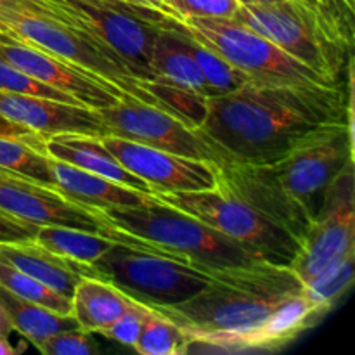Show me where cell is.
Segmentation results:
<instances>
[{"label": "cell", "instance_id": "6da1fadb", "mask_svg": "<svg viewBox=\"0 0 355 355\" xmlns=\"http://www.w3.org/2000/svg\"><path fill=\"white\" fill-rule=\"evenodd\" d=\"M352 78L350 62L347 87L246 82L208 97L207 120L198 130L225 163H274L328 128L354 123Z\"/></svg>", "mask_w": 355, "mask_h": 355}, {"label": "cell", "instance_id": "7a4b0ae2", "mask_svg": "<svg viewBox=\"0 0 355 355\" xmlns=\"http://www.w3.org/2000/svg\"><path fill=\"white\" fill-rule=\"evenodd\" d=\"M352 162L354 123H343L274 163H224L215 168L217 184L300 243L321 214L329 187Z\"/></svg>", "mask_w": 355, "mask_h": 355}, {"label": "cell", "instance_id": "3957f363", "mask_svg": "<svg viewBox=\"0 0 355 355\" xmlns=\"http://www.w3.org/2000/svg\"><path fill=\"white\" fill-rule=\"evenodd\" d=\"M302 288L304 284L288 266L255 262L211 270V281L200 293L156 311L186 331L193 352L214 340L250 331Z\"/></svg>", "mask_w": 355, "mask_h": 355}, {"label": "cell", "instance_id": "277c9868", "mask_svg": "<svg viewBox=\"0 0 355 355\" xmlns=\"http://www.w3.org/2000/svg\"><path fill=\"white\" fill-rule=\"evenodd\" d=\"M96 210L106 225L101 234L104 238L205 272L262 262L227 236L163 201L156 200L144 207Z\"/></svg>", "mask_w": 355, "mask_h": 355}, {"label": "cell", "instance_id": "5b68a950", "mask_svg": "<svg viewBox=\"0 0 355 355\" xmlns=\"http://www.w3.org/2000/svg\"><path fill=\"white\" fill-rule=\"evenodd\" d=\"M0 30L118 87L132 101L156 106L151 94L142 89L141 80L111 49L38 9L30 0H0Z\"/></svg>", "mask_w": 355, "mask_h": 355}, {"label": "cell", "instance_id": "8992f818", "mask_svg": "<svg viewBox=\"0 0 355 355\" xmlns=\"http://www.w3.org/2000/svg\"><path fill=\"white\" fill-rule=\"evenodd\" d=\"M114 52L139 80H151V47L172 16L127 0H30Z\"/></svg>", "mask_w": 355, "mask_h": 355}, {"label": "cell", "instance_id": "52a82bcc", "mask_svg": "<svg viewBox=\"0 0 355 355\" xmlns=\"http://www.w3.org/2000/svg\"><path fill=\"white\" fill-rule=\"evenodd\" d=\"M232 19L262 35L329 82L343 83L347 78L345 69L352 62V47L333 37L318 12L300 0L239 2Z\"/></svg>", "mask_w": 355, "mask_h": 355}, {"label": "cell", "instance_id": "ba28073f", "mask_svg": "<svg viewBox=\"0 0 355 355\" xmlns=\"http://www.w3.org/2000/svg\"><path fill=\"white\" fill-rule=\"evenodd\" d=\"M155 198L227 236L262 262L290 267L300 246L286 229L263 217L220 184L207 191L155 193Z\"/></svg>", "mask_w": 355, "mask_h": 355}, {"label": "cell", "instance_id": "9c48e42d", "mask_svg": "<svg viewBox=\"0 0 355 355\" xmlns=\"http://www.w3.org/2000/svg\"><path fill=\"white\" fill-rule=\"evenodd\" d=\"M87 269L151 309L182 304L211 281V272L118 243Z\"/></svg>", "mask_w": 355, "mask_h": 355}, {"label": "cell", "instance_id": "30bf717a", "mask_svg": "<svg viewBox=\"0 0 355 355\" xmlns=\"http://www.w3.org/2000/svg\"><path fill=\"white\" fill-rule=\"evenodd\" d=\"M182 24L196 40L245 73L250 82L340 85L232 17H186Z\"/></svg>", "mask_w": 355, "mask_h": 355}, {"label": "cell", "instance_id": "8fae6325", "mask_svg": "<svg viewBox=\"0 0 355 355\" xmlns=\"http://www.w3.org/2000/svg\"><path fill=\"white\" fill-rule=\"evenodd\" d=\"M354 162L345 166L329 187L324 207L300 239V246L290 269L302 284L331 269L355 252Z\"/></svg>", "mask_w": 355, "mask_h": 355}, {"label": "cell", "instance_id": "7c38bea8", "mask_svg": "<svg viewBox=\"0 0 355 355\" xmlns=\"http://www.w3.org/2000/svg\"><path fill=\"white\" fill-rule=\"evenodd\" d=\"M97 113L106 125L107 134L186 158L201 159L214 166L225 163L200 130L186 127L156 106L137 101H118L113 106L97 110Z\"/></svg>", "mask_w": 355, "mask_h": 355}, {"label": "cell", "instance_id": "4fadbf2b", "mask_svg": "<svg viewBox=\"0 0 355 355\" xmlns=\"http://www.w3.org/2000/svg\"><path fill=\"white\" fill-rule=\"evenodd\" d=\"M0 58L9 64L16 66L21 71L33 76L38 82L45 83L59 92L69 94L80 104L96 111L113 106L118 101H132L118 87L90 75L78 66L69 64L35 45L26 44L3 30L0 31Z\"/></svg>", "mask_w": 355, "mask_h": 355}, {"label": "cell", "instance_id": "5bb4252c", "mask_svg": "<svg viewBox=\"0 0 355 355\" xmlns=\"http://www.w3.org/2000/svg\"><path fill=\"white\" fill-rule=\"evenodd\" d=\"M99 141L123 168L144 180L153 194L207 191L217 186V168L211 163L162 151L113 134L99 135Z\"/></svg>", "mask_w": 355, "mask_h": 355}, {"label": "cell", "instance_id": "9a60e30c", "mask_svg": "<svg viewBox=\"0 0 355 355\" xmlns=\"http://www.w3.org/2000/svg\"><path fill=\"white\" fill-rule=\"evenodd\" d=\"M0 210L19 220L42 225H62L103 234L106 229L96 208L69 200L55 187L0 168Z\"/></svg>", "mask_w": 355, "mask_h": 355}, {"label": "cell", "instance_id": "2e32d148", "mask_svg": "<svg viewBox=\"0 0 355 355\" xmlns=\"http://www.w3.org/2000/svg\"><path fill=\"white\" fill-rule=\"evenodd\" d=\"M0 118L33 132L44 141L62 134H107L106 125L92 107L28 94L0 90Z\"/></svg>", "mask_w": 355, "mask_h": 355}, {"label": "cell", "instance_id": "e0dca14e", "mask_svg": "<svg viewBox=\"0 0 355 355\" xmlns=\"http://www.w3.org/2000/svg\"><path fill=\"white\" fill-rule=\"evenodd\" d=\"M322 318H324V314L315 307L314 302L309 298V295L302 288V291L291 295L283 304L277 305L253 329L243 333V335L214 340V342L198 349V352H272V350H279L290 342H293L300 333L312 328Z\"/></svg>", "mask_w": 355, "mask_h": 355}, {"label": "cell", "instance_id": "ac0fdd59", "mask_svg": "<svg viewBox=\"0 0 355 355\" xmlns=\"http://www.w3.org/2000/svg\"><path fill=\"white\" fill-rule=\"evenodd\" d=\"M51 165L55 179V189L83 207L106 210V208L144 207L156 201L153 193L123 186L116 180L85 172L59 159L51 158Z\"/></svg>", "mask_w": 355, "mask_h": 355}, {"label": "cell", "instance_id": "d6986e66", "mask_svg": "<svg viewBox=\"0 0 355 355\" xmlns=\"http://www.w3.org/2000/svg\"><path fill=\"white\" fill-rule=\"evenodd\" d=\"M44 153L51 158L64 162L68 165L76 166V168L85 170V172L97 173V175L116 180L123 186L151 193L144 180L128 172L116 162V158L99 141V135H54V137H49L44 141Z\"/></svg>", "mask_w": 355, "mask_h": 355}, {"label": "cell", "instance_id": "ffe728a7", "mask_svg": "<svg viewBox=\"0 0 355 355\" xmlns=\"http://www.w3.org/2000/svg\"><path fill=\"white\" fill-rule=\"evenodd\" d=\"M149 68L153 78L177 83L207 97H214L196 59L191 54L182 21L177 17H172V21L156 33Z\"/></svg>", "mask_w": 355, "mask_h": 355}, {"label": "cell", "instance_id": "44dd1931", "mask_svg": "<svg viewBox=\"0 0 355 355\" xmlns=\"http://www.w3.org/2000/svg\"><path fill=\"white\" fill-rule=\"evenodd\" d=\"M0 259L69 300L80 277L90 276L87 266L54 255L35 241L0 243Z\"/></svg>", "mask_w": 355, "mask_h": 355}, {"label": "cell", "instance_id": "7402d4cb", "mask_svg": "<svg viewBox=\"0 0 355 355\" xmlns=\"http://www.w3.org/2000/svg\"><path fill=\"white\" fill-rule=\"evenodd\" d=\"M130 302V297L107 281L96 276H82L71 295V315L80 329L99 333L121 315Z\"/></svg>", "mask_w": 355, "mask_h": 355}, {"label": "cell", "instance_id": "603a6c76", "mask_svg": "<svg viewBox=\"0 0 355 355\" xmlns=\"http://www.w3.org/2000/svg\"><path fill=\"white\" fill-rule=\"evenodd\" d=\"M0 304L6 309V314L14 331L23 335L35 347L47 336L66 331V329L78 328V322L71 314H59L51 309L33 304V302L23 300V298L3 290L2 286H0Z\"/></svg>", "mask_w": 355, "mask_h": 355}, {"label": "cell", "instance_id": "cb8c5ba5", "mask_svg": "<svg viewBox=\"0 0 355 355\" xmlns=\"http://www.w3.org/2000/svg\"><path fill=\"white\" fill-rule=\"evenodd\" d=\"M33 241L54 255L82 263V266L94 263L114 245L111 239L97 232L62 227V225H42L37 229Z\"/></svg>", "mask_w": 355, "mask_h": 355}, {"label": "cell", "instance_id": "d4e9b609", "mask_svg": "<svg viewBox=\"0 0 355 355\" xmlns=\"http://www.w3.org/2000/svg\"><path fill=\"white\" fill-rule=\"evenodd\" d=\"M141 85L156 101V107L182 121L186 127L198 130L207 120L208 97L203 94L159 78L141 80Z\"/></svg>", "mask_w": 355, "mask_h": 355}, {"label": "cell", "instance_id": "484cf974", "mask_svg": "<svg viewBox=\"0 0 355 355\" xmlns=\"http://www.w3.org/2000/svg\"><path fill=\"white\" fill-rule=\"evenodd\" d=\"M0 168L55 187L51 156L44 153V141L0 134Z\"/></svg>", "mask_w": 355, "mask_h": 355}, {"label": "cell", "instance_id": "4316f807", "mask_svg": "<svg viewBox=\"0 0 355 355\" xmlns=\"http://www.w3.org/2000/svg\"><path fill=\"white\" fill-rule=\"evenodd\" d=\"M189 336L182 328L153 309L132 349L142 355H182L189 352Z\"/></svg>", "mask_w": 355, "mask_h": 355}, {"label": "cell", "instance_id": "83f0119b", "mask_svg": "<svg viewBox=\"0 0 355 355\" xmlns=\"http://www.w3.org/2000/svg\"><path fill=\"white\" fill-rule=\"evenodd\" d=\"M184 31H186L187 45H189L191 54L196 59L198 66H200L208 87H210L211 92H214V97L232 92V90L239 89V87L245 85L246 82H250L248 76H246L245 73L239 71L238 68H234L229 61H225L220 54H217V52L211 51L210 47H207V45L201 44L200 40H196L186 28H184Z\"/></svg>", "mask_w": 355, "mask_h": 355}, {"label": "cell", "instance_id": "f1b7e54d", "mask_svg": "<svg viewBox=\"0 0 355 355\" xmlns=\"http://www.w3.org/2000/svg\"><path fill=\"white\" fill-rule=\"evenodd\" d=\"M0 286L9 293L23 298V300L33 302V304L51 309L59 314H71V300L69 298L55 293L44 283L28 276L26 272L16 269L10 263L3 262L2 259H0Z\"/></svg>", "mask_w": 355, "mask_h": 355}, {"label": "cell", "instance_id": "f546056e", "mask_svg": "<svg viewBox=\"0 0 355 355\" xmlns=\"http://www.w3.org/2000/svg\"><path fill=\"white\" fill-rule=\"evenodd\" d=\"M354 260L355 252L349 253L345 259L335 263L331 269H328L324 274H321L304 286L305 293L324 315L342 300L343 295L352 286Z\"/></svg>", "mask_w": 355, "mask_h": 355}, {"label": "cell", "instance_id": "4dcf8cb0", "mask_svg": "<svg viewBox=\"0 0 355 355\" xmlns=\"http://www.w3.org/2000/svg\"><path fill=\"white\" fill-rule=\"evenodd\" d=\"M0 90L3 92H14V94H28V96H38L47 97V99L62 101V103L69 104H80L75 97H71L66 92H59V90L52 89V87L45 85V83L38 82L33 76L28 73L21 71L16 66L9 64L0 58Z\"/></svg>", "mask_w": 355, "mask_h": 355}, {"label": "cell", "instance_id": "1f68e13d", "mask_svg": "<svg viewBox=\"0 0 355 355\" xmlns=\"http://www.w3.org/2000/svg\"><path fill=\"white\" fill-rule=\"evenodd\" d=\"M151 312V307L141 304V302L132 300L130 304H128V307L121 312V315H118L111 324H107L106 328L101 329L99 333L106 336V338L121 343V345L134 347L139 335H141L142 326L148 321Z\"/></svg>", "mask_w": 355, "mask_h": 355}, {"label": "cell", "instance_id": "d6a6232c", "mask_svg": "<svg viewBox=\"0 0 355 355\" xmlns=\"http://www.w3.org/2000/svg\"><path fill=\"white\" fill-rule=\"evenodd\" d=\"M90 335L92 333L80 328L66 329L42 340L37 350L44 355H96L99 347Z\"/></svg>", "mask_w": 355, "mask_h": 355}, {"label": "cell", "instance_id": "836d02e7", "mask_svg": "<svg viewBox=\"0 0 355 355\" xmlns=\"http://www.w3.org/2000/svg\"><path fill=\"white\" fill-rule=\"evenodd\" d=\"M170 14L177 19L186 17H232L238 0H166Z\"/></svg>", "mask_w": 355, "mask_h": 355}, {"label": "cell", "instance_id": "e575fe53", "mask_svg": "<svg viewBox=\"0 0 355 355\" xmlns=\"http://www.w3.org/2000/svg\"><path fill=\"white\" fill-rule=\"evenodd\" d=\"M37 229V225L28 224L0 210V243L33 241Z\"/></svg>", "mask_w": 355, "mask_h": 355}, {"label": "cell", "instance_id": "d590c367", "mask_svg": "<svg viewBox=\"0 0 355 355\" xmlns=\"http://www.w3.org/2000/svg\"><path fill=\"white\" fill-rule=\"evenodd\" d=\"M0 134L2 135H12V137H23V139H33V141H44L42 137H38L33 132L26 130V128L19 127L16 123H10V121L0 118Z\"/></svg>", "mask_w": 355, "mask_h": 355}, {"label": "cell", "instance_id": "8d00e7d4", "mask_svg": "<svg viewBox=\"0 0 355 355\" xmlns=\"http://www.w3.org/2000/svg\"><path fill=\"white\" fill-rule=\"evenodd\" d=\"M12 324H10L9 318H7L6 314V309H3V305L0 304V335L3 336H9L10 333H12Z\"/></svg>", "mask_w": 355, "mask_h": 355}, {"label": "cell", "instance_id": "74e56055", "mask_svg": "<svg viewBox=\"0 0 355 355\" xmlns=\"http://www.w3.org/2000/svg\"><path fill=\"white\" fill-rule=\"evenodd\" d=\"M19 352H21L19 349H16V347L10 345L9 336L0 335V355H16Z\"/></svg>", "mask_w": 355, "mask_h": 355}, {"label": "cell", "instance_id": "f35d334b", "mask_svg": "<svg viewBox=\"0 0 355 355\" xmlns=\"http://www.w3.org/2000/svg\"><path fill=\"white\" fill-rule=\"evenodd\" d=\"M141 2H144L146 6L153 7V9H158V10H162V12L172 16V14H170V10H168V7H166V0H141Z\"/></svg>", "mask_w": 355, "mask_h": 355}, {"label": "cell", "instance_id": "ab89813d", "mask_svg": "<svg viewBox=\"0 0 355 355\" xmlns=\"http://www.w3.org/2000/svg\"><path fill=\"white\" fill-rule=\"evenodd\" d=\"M302 3H305V6L307 7H311V9H314L315 12H318V0H300ZM318 16H319V12H318ZM322 21V19H321Z\"/></svg>", "mask_w": 355, "mask_h": 355}, {"label": "cell", "instance_id": "60d3db41", "mask_svg": "<svg viewBox=\"0 0 355 355\" xmlns=\"http://www.w3.org/2000/svg\"><path fill=\"white\" fill-rule=\"evenodd\" d=\"M238 2H253V3H277L283 0H238Z\"/></svg>", "mask_w": 355, "mask_h": 355}, {"label": "cell", "instance_id": "b9f144b4", "mask_svg": "<svg viewBox=\"0 0 355 355\" xmlns=\"http://www.w3.org/2000/svg\"><path fill=\"white\" fill-rule=\"evenodd\" d=\"M127 2H135V3H144V2H141V0H127Z\"/></svg>", "mask_w": 355, "mask_h": 355}, {"label": "cell", "instance_id": "7bdbcfd3", "mask_svg": "<svg viewBox=\"0 0 355 355\" xmlns=\"http://www.w3.org/2000/svg\"><path fill=\"white\" fill-rule=\"evenodd\" d=\"M352 2H355V0H352Z\"/></svg>", "mask_w": 355, "mask_h": 355}, {"label": "cell", "instance_id": "ee69618b", "mask_svg": "<svg viewBox=\"0 0 355 355\" xmlns=\"http://www.w3.org/2000/svg\"><path fill=\"white\" fill-rule=\"evenodd\" d=\"M0 31H2V30H0Z\"/></svg>", "mask_w": 355, "mask_h": 355}]
</instances>
